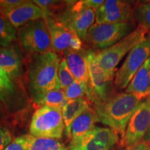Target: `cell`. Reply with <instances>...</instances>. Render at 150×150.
<instances>
[{"label":"cell","instance_id":"cell-7","mask_svg":"<svg viewBox=\"0 0 150 150\" xmlns=\"http://www.w3.org/2000/svg\"><path fill=\"white\" fill-rule=\"evenodd\" d=\"M56 16L74 30L82 41L85 40L88 31L95 21V11L87 8L83 0L65 1L64 8Z\"/></svg>","mask_w":150,"mask_h":150},{"label":"cell","instance_id":"cell-28","mask_svg":"<svg viewBox=\"0 0 150 150\" xmlns=\"http://www.w3.org/2000/svg\"><path fill=\"white\" fill-rule=\"evenodd\" d=\"M33 2L39 6L42 11L43 14L50 13H54L53 9L56 8L57 6L62 4L63 1H55V0H33Z\"/></svg>","mask_w":150,"mask_h":150},{"label":"cell","instance_id":"cell-33","mask_svg":"<svg viewBox=\"0 0 150 150\" xmlns=\"http://www.w3.org/2000/svg\"><path fill=\"white\" fill-rule=\"evenodd\" d=\"M83 2L87 8L95 11L104 2V0H83Z\"/></svg>","mask_w":150,"mask_h":150},{"label":"cell","instance_id":"cell-39","mask_svg":"<svg viewBox=\"0 0 150 150\" xmlns=\"http://www.w3.org/2000/svg\"></svg>","mask_w":150,"mask_h":150},{"label":"cell","instance_id":"cell-1","mask_svg":"<svg viewBox=\"0 0 150 150\" xmlns=\"http://www.w3.org/2000/svg\"><path fill=\"white\" fill-rule=\"evenodd\" d=\"M60 59L50 50L31 55L27 67V84L31 99L52 90L61 88L58 76Z\"/></svg>","mask_w":150,"mask_h":150},{"label":"cell","instance_id":"cell-13","mask_svg":"<svg viewBox=\"0 0 150 150\" xmlns=\"http://www.w3.org/2000/svg\"><path fill=\"white\" fill-rule=\"evenodd\" d=\"M0 102L7 113L16 112L27 106V98L18 81L0 67Z\"/></svg>","mask_w":150,"mask_h":150},{"label":"cell","instance_id":"cell-34","mask_svg":"<svg viewBox=\"0 0 150 150\" xmlns=\"http://www.w3.org/2000/svg\"><path fill=\"white\" fill-rule=\"evenodd\" d=\"M7 112L6 111L4 107L1 104V102H0V120H2L6 116Z\"/></svg>","mask_w":150,"mask_h":150},{"label":"cell","instance_id":"cell-36","mask_svg":"<svg viewBox=\"0 0 150 150\" xmlns=\"http://www.w3.org/2000/svg\"><path fill=\"white\" fill-rule=\"evenodd\" d=\"M146 143L147 144V146H148V148H149V150H150V143H149V142H146Z\"/></svg>","mask_w":150,"mask_h":150},{"label":"cell","instance_id":"cell-12","mask_svg":"<svg viewBox=\"0 0 150 150\" xmlns=\"http://www.w3.org/2000/svg\"><path fill=\"white\" fill-rule=\"evenodd\" d=\"M96 24L131 22L134 20V9L127 1L106 0L95 11Z\"/></svg>","mask_w":150,"mask_h":150},{"label":"cell","instance_id":"cell-4","mask_svg":"<svg viewBox=\"0 0 150 150\" xmlns=\"http://www.w3.org/2000/svg\"><path fill=\"white\" fill-rule=\"evenodd\" d=\"M65 131L62 109L43 106L33 112L29 125L30 134L59 140Z\"/></svg>","mask_w":150,"mask_h":150},{"label":"cell","instance_id":"cell-21","mask_svg":"<svg viewBox=\"0 0 150 150\" xmlns=\"http://www.w3.org/2000/svg\"><path fill=\"white\" fill-rule=\"evenodd\" d=\"M67 101L64 90L59 88L47 92L33 102L40 107L43 106H49L60 108L62 109L66 104Z\"/></svg>","mask_w":150,"mask_h":150},{"label":"cell","instance_id":"cell-6","mask_svg":"<svg viewBox=\"0 0 150 150\" xmlns=\"http://www.w3.org/2000/svg\"><path fill=\"white\" fill-rule=\"evenodd\" d=\"M88 92L86 97L94 106L107 101L112 94V76L103 70L95 60V52L88 51Z\"/></svg>","mask_w":150,"mask_h":150},{"label":"cell","instance_id":"cell-38","mask_svg":"<svg viewBox=\"0 0 150 150\" xmlns=\"http://www.w3.org/2000/svg\"><path fill=\"white\" fill-rule=\"evenodd\" d=\"M149 36H150V34H149Z\"/></svg>","mask_w":150,"mask_h":150},{"label":"cell","instance_id":"cell-24","mask_svg":"<svg viewBox=\"0 0 150 150\" xmlns=\"http://www.w3.org/2000/svg\"><path fill=\"white\" fill-rule=\"evenodd\" d=\"M69 148L70 150H107L93 138L91 131L71 139Z\"/></svg>","mask_w":150,"mask_h":150},{"label":"cell","instance_id":"cell-19","mask_svg":"<svg viewBox=\"0 0 150 150\" xmlns=\"http://www.w3.org/2000/svg\"><path fill=\"white\" fill-rule=\"evenodd\" d=\"M90 107L88 101L84 97L67 101L66 104L62 108L65 134L68 132L72 122Z\"/></svg>","mask_w":150,"mask_h":150},{"label":"cell","instance_id":"cell-31","mask_svg":"<svg viewBox=\"0 0 150 150\" xmlns=\"http://www.w3.org/2000/svg\"><path fill=\"white\" fill-rule=\"evenodd\" d=\"M25 135L17 137L13 140V141L7 146L4 150H25Z\"/></svg>","mask_w":150,"mask_h":150},{"label":"cell","instance_id":"cell-37","mask_svg":"<svg viewBox=\"0 0 150 150\" xmlns=\"http://www.w3.org/2000/svg\"><path fill=\"white\" fill-rule=\"evenodd\" d=\"M147 99H149V100H150V95H149V96H148V97H147Z\"/></svg>","mask_w":150,"mask_h":150},{"label":"cell","instance_id":"cell-9","mask_svg":"<svg viewBox=\"0 0 150 150\" xmlns=\"http://www.w3.org/2000/svg\"><path fill=\"white\" fill-rule=\"evenodd\" d=\"M43 20L50 33L52 51L56 53L70 49L81 50L83 47V41L76 33L54 14L44 13Z\"/></svg>","mask_w":150,"mask_h":150},{"label":"cell","instance_id":"cell-17","mask_svg":"<svg viewBox=\"0 0 150 150\" xmlns=\"http://www.w3.org/2000/svg\"><path fill=\"white\" fill-rule=\"evenodd\" d=\"M125 93L133 94L140 99L150 95V56L135 74Z\"/></svg>","mask_w":150,"mask_h":150},{"label":"cell","instance_id":"cell-15","mask_svg":"<svg viewBox=\"0 0 150 150\" xmlns=\"http://www.w3.org/2000/svg\"><path fill=\"white\" fill-rule=\"evenodd\" d=\"M0 67L15 81H18L22 76L21 52L14 44L9 47H0Z\"/></svg>","mask_w":150,"mask_h":150},{"label":"cell","instance_id":"cell-14","mask_svg":"<svg viewBox=\"0 0 150 150\" xmlns=\"http://www.w3.org/2000/svg\"><path fill=\"white\" fill-rule=\"evenodd\" d=\"M4 14L8 18L16 29L27 22L44 18V14L40 7L33 1L27 0H24L21 5Z\"/></svg>","mask_w":150,"mask_h":150},{"label":"cell","instance_id":"cell-8","mask_svg":"<svg viewBox=\"0 0 150 150\" xmlns=\"http://www.w3.org/2000/svg\"><path fill=\"white\" fill-rule=\"evenodd\" d=\"M131 22L95 24L90 28L84 40L93 47L103 50L119 42L133 31Z\"/></svg>","mask_w":150,"mask_h":150},{"label":"cell","instance_id":"cell-30","mask_svg":"<svg viewBox=\"0 0 150 150\" xmlns=\"http://www.w3.org/2000/svg\"><path fill=\"white\" fill-rule=\"evenodd\" d=\"M24 1V0H0V11L4 13L21 5Z\"/></svg>","mask_w":150,"mask_h":150},{"label":"cell","instance_id":"cell-29","mask_svg":"<svg viewBox=\"0 0 150 150\" xmlns=\"http://www.w3.org/2000/svg\"><path fill=\"white\" fill-rule=\"evenodd\" d=\"M13 140L12 134L8 129L0 125V150H4Z\"/></svg>","mask_w":150,"mask_h":150},{"label":"cell","instance_id":"cell-26","mask_svg":"<svg viewBox=\"0 0 150 150\" xmlns=\"http://www.w3.org/2000/svg\"><path fill=\"white\" fill-rule=\"evenodd\" d=\"M64 91L67 100L85 98L88 92V82L76 79Z\"/></svg>","mask_w":150,"mask_h":150},{"label":"cell","instance_id":"cell-16","mask_svg":"<svg viewBox=\"0 0 150 150\" xmlns=\"http://www.w3.org/2000/svg\"><path fill=\"white\" fill-rule=\"evenodd\" d=\"M88 51L82 47L81 50L70 49L64 52V59L75 79L88 81Z\"/></svg>","mask_w":150,"mask_h":150},{"label":"cell","instance_id":"cell-32","mask_svg":"<svg viewBox=\"0 0 150 150\" xmlns=\"http://www.w3.org/2000/svg\"><path fill=\"white\" fill-rule=\"evenodd\" d=\"M117 150H149L147 144L144 140H142L134 145L129 146L127 147H120Z\"/></svg>","mask_w":150,"mask_h":150},{"label":"cell","instance_id":"cell-25","mask_svg":"<svg viewBox=\"0 0 150 150\" xmlns=\"http://www.w3.org/2000/svg\"><path fill=\"white\" fill-rule=\"evenodd\" d=\"M134 20L138 26L149 31L150 29V1L140 4L134 9Z\"/></svg>","mask_w":150,"mask_h":150},{"label":"cell","instance_id":"cell-35","mask_svg":"<svg viewBox=\"0 0 150 150\" xmlns=\"http://www.w3.org/2000/svg\"><path fill=\"white\" fill-rule=\"evenodd\" d=\"M144 140V141L146 142H149V143H150V128L149 130H148L147 134H145V136H144L143 140Z\"/></svg>","mask_w":150,"mask_h":150},{"label":"cell","instance_id":"cell-5","mask_svg":"<svg viewBox=\"0 0 150 150\" xmlns=\"http://www.w3.org/2000/svg\"><path fill=\"white\" fill-rule=\"evenodd\" d=\"M17 38L24 52L31 55L51 49L50 33L43 19L27 22L19 28Z\"/></svg>","mask_w":150,"mask_h":150},{"label":"cell","instance_id":"cell-20","mask_svg":"<svg viewBox=\"0 0 150 150\" xmlns=\"http://www.w3.org/2000/svg\"><path fill=\"white\" fill-rule=\"evenodd\" d=\"M25 150H69L59 140L26 134Z\"/></svg>","mask_w":150,"mask_h":150},{"label":"cell","instance_id":"cell-11","mask_svg":"<svg viewBox=\"0 0 150 150\" xmlns=\"http://www.w3.org/2000/svg\"><path fill=\"white\" fill-rule=\"evenodd\" d=\"M149 128L150 100L145 98L131 117L126 131L119 142L120 147H129L142 141Z\"/></svg>","mask_w":150,"mask_h":150},{"label":"cell","instance_id":"cell-3","mask_svg":"<svg viewBox=\"0 0 150 150\" xmlns=\"http://www.w3.org/2000/svg\"><path fill=\"white\" fill-rule=\"evenodd\" d=\"M147 29L138 26L115 45L95 53V60L108 75L114 77L116 67L122 59L147 37Z\"/></svg>","mask_w":150,"mask_h":150},{"label":"cell","instance_id":"cell-22","mask_svg":"<svg viewBox=\"0 0 150 150\" xmlns=\"http://www.w3.org/2000/svg\"><path fill=\"white\" fill-rule=\"evenodd\" d=\"M91 133L93 138L107 150H111L119 142L118 134L110 128L95 126Z\"/></svg>","mask_w":150,"mask_h":150},{"label":"cell","instance_id":"cell-23","mask_svg":"<svg viewBox=\"0 0 150 150\" xmlns=\"http://www.w3.org/2000/svg\"><path fill=\"white\" fill-rule=\"evenodd\" d=\"M17 39V29L0 11V47H9Z\"/></svg>","mask_w":150,"mask_h":150},{"label":"cell","instance_id":"cell-10","mask_svg":"<svg viewBox=\"0 0 150 150\" xmlns=\"http://www.w3.org/2000/svg\"><path fill=\"white\" fill-rule=\"evenodd\" d=\"M150 56V36L132 49L119 70L116 72L114 85L117 89H126L135 74Z\"/></svg>","mask_w":150,"mask_h":150},{"label":"cell","instance_id":"cell-18","mask_svg":"<svg viewBox=\"0 0 150 150\" xmlns=\"http://www.w3.org/2000/svg\"><path fill=\"white\" fill-rule=\"evenodd\" d=\"M97 122L99 121L96 112L93 108L90 107L72 122L67 136L71 140L83 136L91 131Z\"/></svg>","mask_w":150,"mask_h":150},{"label":"cell","instance_id":"cell-27","mask_svg":"<svg viewBox=\"0 0 150 150\" xmlns=\"http://www.w3.org/2000/svg\"><path fill=\"white\" fill-rule=\"evenodd\" d=\"M58 76H59L61 88L63 90L66 89L76 80L69 68L65 59H63L60 61L59 70H58Z\"/></svg>","mask_w":150,"mask_h":150},{"label":"cell","instance_id":"cell-2","mask_svg":"<svg viewBox=\"0 0 150 150\" xmlns=\"http://www.w3.org/2000/svg\"><path fill=\"white\" fill-rule=\"evenodd\" d=\"M142 100L125 92L113 95L106 102L95 105L93 108L99 122L108 126L122 137Z\"/></svg>","mask_w":150,"mask_h":150}]
</instances>
